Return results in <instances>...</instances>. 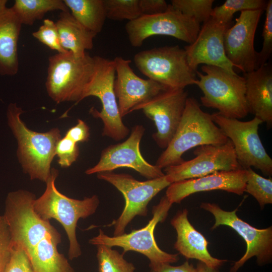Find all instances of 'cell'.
I'll return each instance as SVG.
<instances>
[{
	"instance_id": "1",
	"label": "cell",
	"mask_w": 272,
	"mask_h": 272,
	"mask_svg": "<svg viewBox=\"0 0 272 272\" xmlns=\"http://www.w3.org/2000/svg\"><path fill=\"white\" fill-rule=\"evenodd\" d=\"M35 195L19 189L8 193L3 215L9 228L12 244L20 246L34 272H75L68 260L58 251L61 235L49 220L34 211Z\"/></svg>"
},
{
	"instance_id": "2",
	"label": "cell",
	"mask_w": 272,
	"mask_h": 272,
	"mask_svg": "<svg viewBox=\"0 0 272 272\" xmlns=\"http://www.w3.org/2000/svg\"><path fill=\"white\" fill-rule=\"evenodd\" d=\"M22 109L16 103L7 108L8 124L17 141V156L23 171L31 180L46 182L51 174V164L55 156V149L61 138L58 128L44 132L28 128L21 119Z\"/></svg>"
},
{
	"instance_id": "3",
	"label": "cell",
	"mask_w": 272,
	"mask_h": 272,
	"mask_svg": "<svg viewBox=\"0 0 272 272\" xmlns=\"http://www.w3.org/2000/svg\"><path fill=\"white\" fill-rule=\"evenodd\" d=\"M228 140L211 114L204 112L195 98L188 97L176 132L155 165L162 169L179 164L184 161L182 156L188 150L205 145H222Z\"/></svg>"
},
{
	"instance_id": "4",
	"label": "cell",
	"mask_w": 272,
	"mask_h": 272,
	"mask_svg": "<svg viewBox=\"0 0 272 272\" xmlns=\"http://www.w3.org/2000/svg\"><path fill=\"white\" fill-rule=\"evenodd\" d=\"M58 171L51 168L43 193L33 201L34 212L42 219L56 220L63 227L69 240L68 256L72 260L79 257L82 251L76 236L78 220L85 219L96 212L100 201L97 195L76 199L65 196L56 187Z\"/></svg>"
},
{
	"instance_id": "5",
	"label": "cell",
	"mask_w": 272,
	"mask_h": 272,
	"mask_svg": "<svg viewBox=\"0 0 272 272\" xmlns=\"http://www.w3.org/2000/svg\"><path fill=\"white\" fill-rule=\"evenodd\" d=\"M196 72L199 78L196 85L203 96L201 104L217 109L221 115L230 118H244L249 113L245 98L243 77L231 74L215 66L203 65Z\"/></svg>"
},
{
	"instance_id": "6",
	"label": "cell",
	"mask_w": 272,
	"mask_h": 272,
	"mask_svg": "<svg viewBox=\"0 0 272 272\" xmlns=\"http://www.w3.org/2000/svg\"><path fill=\"white\" fill-rule=\"evenodd\" d=\"M94 56L88 52L82 57L68 51L48 58L45 87L48 96L56 103L83 100L84 92L94 74Z\"/></svg>"
},
{
	"instance_id": "7",
	"label": "cell",
	"mask_w": 272,
	"mask_h": 272,
	"mask_svg": "<svg viewBox=\"0 0 272 272\" xmlns=\"http://www.w3.org/2000/svg\"><path fill=\"white\" fill-rule=\"evenodd\" d=\"M133 61L148 79L169 89L196 85V72L189 65L185 50L178 45L141 51L134 55Z\"/></svg>"
},
{
	"instance_id": "8",
	"label": "cell",
	"mask_w": 272,
	"mask_h": 272,
	"mask_svg": "<svg viewBox=\"0 0 272 272\" xmlns=\"http://www.w3.org/2000/svg\"><path fill=\"white\" fill-rule=\"evenodd\" d=\"M94 72L87 86L83 100L89 96L98 98L102 104L99 112L92 107L90 113L94 117L100 118L103 123L102 135L115 141L123 140L129 132L120 116L114 90L115 67L113 60L101 56H94Z\"/></svg>"
},
{
	"instance_id": "9",
	"label": "cell",
	"mask_w": 272,
	"mask_h": 272,
	"mask_svg": "<svg viewBox=\"0 0 272 272\" xmlns=\"http://www.w3.org/2000/svg\"><path fill=\"white\" fill-rule=\"evenodd\" d=\"M172 205L165 195L159 203L153 207V217L145 227L133 230L128 234L113 237L107 236L100 229L98 235L90 239L89 242L96 246L120 247L123 249V255L129 251L140 253L149 259L150 267L162 263L176 262L179 259V254L163 251L158 247L154 236L157 224L165 220Z\"/></svg>"
},
{
	"instance_id": "10",
	"label": "cell",
	"mask_w": 272,
	"mask_h": 272,
	"mask_svg": "<svg viewBox=\"0 0 272 272\" xmlns=\"http://www.w3.org/2000/svg\"><path fill=\"white\" fill-rule=\"evenodd\" d=\"M213 121L233 143L237 160L242 169L253 167L265 176L272 175V159L267 153L258 134L263 122L256 117L247 121L211 114Z\"/></svg>"
},
{
	"instance_id": "11",
	"label": "cell",
	"mask_w": 272,
	"mask_h": 272,
	"mask_svg": "<svg viewBox=\"0 0 272 272\" xmlns=\"http://www.w3.org/2000/svg\"><path fill=\"white\" fill-rule=\"evenodd\" d=\"M97 177L113 185L125 199V204L121 214L111 224L114 227V236L125 233L126 227L136 216H146L147 207L151 200L171 184L165 175L143 181L127 174L112 172L98 173Z\"/></svg>"
},
{
	"instance_id": "12",
	"label": "cell",
	"mask_w": 272,
	"mask_h": 272,
	"mask_svg": "<svg viewBox=\"0 0 272 272\" xmlns=\"http://www.w3.org/2000/svg\"><path fill=\"white\" fill-rule=\"evenodd\" d=\"M200 28V24L174 8L170 4L164 13L143 15L128 22L125 26L131 45L141 47L144 41L154 35H166L191 44Z\"/></svg>"
},
{
	"instance_id": "13",
	"label": "cell",
	"mask_w": 272,
	"mask_h": 272,
	"mask_svg": "<svg viewBox=\"0 0 272 272\" xmlns=\"http://www.w3.org/2000/svg\"><path fill=\"white\" fill-rule=\"evenodd\" d=\"M200 207L212 214L215 222L211 230L221 225L228 226L235 230L244 239L246 250L243 256L235 262L229 272H237L244 263L253 256L256 262L263 266L272 260V226L257 229L240 219L236 215L238 209L228 212L222 210L217 204L202 202Z\"/></svg>"
},
{
	"instance_id": "14",
	"label": "cell",
	"mask_w": 272,
	"mask_h": 272,
	"mask_svg": "<svg viewBox=\"0 0 272 272\" xmlns=\"http://www.w3.org/2000/svg\"><path fill=\"white\" fill-rule=\"evenodd\" d=\"M193 154L195 156L193 159L164 169L167 180L170 184L217 171L242 169L237 160L233 143L229 139L222 145L198 146Z\"/></svg>"
},
{
	"instance_id": "15",
	"label": "cell",
	"mask_w": 272,
	"mask_h": 272,
	"mask_svg": "<svg viewBox=\"0 0 272 272\" xmlns=\"http://www.w3.org/2000/svg\"><path fill=\"white\" fill-rule=\"evenodd\" d=\"M188 97L184 89H168L133 109L132 111L142 110L154 121L157 130L152 138L160 148L165 149L173 138Z\"/></svg>"
},
{
	"instance_id": "16",
	"label": "cell",
	"mask_w": 272,
	"mask_h": 272,
	"mask_svg": "<svg viewBox=\"0 0 272 272\" xmlns=\"http://www.w3.org/2000/svg\"><path fill=\"white\" fill-rule=\"evenodd\" d=\"M145 130L142 125L134 126L128 139L105 148L99 162L85 173L88 175L98 174L126 167L134 170L148 179L163 176L165 174L162 169L148 162L141 154L140 145Z\"/></svg>"
},
{
	"instance_id": "17",
	"label": "cell",
	"mask_w": 272,
	"mask_h": 272,
	"mask_svg": "<svg viewBox=\"0 0 272 272\" xmlns=\"http://www.w3.org/2000/svg\"><path fill=\"white\" fill-rule=\"evenodd\" d=\"M263 11L259 9L241 12L234 25L229 27L224 34L226 55L234 67L243 73L258 68L254 37Z\"/></svg>"
},
{
	"instance_id": "18",
	"label": "cell",
	"mask_w": 272,
	"mask_h": 272,
	"mask_svg": "<svg viewBox=\"0 0 272 272\" xmlns=\"http://www.w3.org/2000/svg\"><path fill=\"white\" fill-rule=\"evenodd\" d=\"M230 25L222 24L211 17L203 23L193 42L184 48L188 64L194 71H197L199 64H205L236 74L224 49V34Z\"/></svg>"
},
{
	"instance_id": "19",
	"label": "cell",
	"mask_w": 272,
	"mask_h": 272,
	"mask_svg": "<svg viewBox=\"0 0 272 272\" xmlns=\"http://www.w3.org/2000/svg\"><path fill=\"white\" fill-rule=\"evenodd\" d=\"M113 61L115 67L114 90L122 118L132 112L137 106L169 89L149 79L139 77L131 68L129 59L117 56Z\"/></svg>"
},
{
	"instance_id": "20",
	"label": "cell",
	"mask_w": 272,
	"mask_h": 272,
	"mask_svg": "<svg viewBox=\"0 0 272 272\" xmlns=\"http://www.w3.org/2000/svg\"><path fill=\"white\" fill-rule=\"evenodd\" d=\"M246 181V169L220 171L171 183L168 186L165 196L173 204L180 203L190 195L202 191L222 190L242 195L245 192Z\"/></svg>"
},
{
	"instance_id": "21",
	"label": "cell",
	"mask_w": 272,
	"mask_h": 272,
	"mask_svg": "<svg viewBox=\"0 0 272 272\" xmlns=\"http://www.w3.org/2000/svg\"><path fill=\"white\" fill-rule=\"evenodd\" d=\"M188 211H179L171 220V224L177 233L174 248L187 259H195L208 266L218 269L227 261L212 256L208 250L209 242L204 236L189 222Z\"/></svg>"
},
{
	"instance_id": "22",
	"label": "cell",
	"mask_w": 272,
	"mask_h": 272,
	"mask_svg": "<svg viewBox=\"0 0 272 272\" xmlns=\"http://www.w3.org/2000/svg\"><path fill=\"white\" fill-rule=\"evenodd\" d=\"M245 98L249 113L272 126V70L266 63L250 72L243 73Z\"/></svg>"
},
{
	"instance_id": "23",
	"label": "cell",
	"mask_w": 272,
	"mask_h": 272,
	"mask_svg": "<svg viewBox=\"0 0 272 272\" xmlns=\"http://www.w3.org/2000/svg\"><path fill=\"white\" fill-rule=\"evenodd\" d=\"M22 24L12 10L0 12V75L12 76L19 71L18 43Z\"/></svg>"
},
{
	"instance_id": "24",
	"label": "cell",
	"mask_w": 272,
	"mask_h": 272,
	"mask_svg": "<svg viewBox=\"0 0 272 272\" xmlns=\"http://www.w3.org/2000/svg\"><path fill=\"white\" fill-rule=\"evenodd\" d=\"M62 47L75 56L82 57L93 47L95 36L83 27L70 12H61L55 22Z\"/></svg>"
},
{
	"instance_id": "25",
	"label": "cell",
	"mask_w": 272,
	"mask_h": 272,
	"mask_svg": "<svg viewBox=\"0 0 272 272\" xmlns=\"http://www.w3.org/2000/svg\"><path fill=\"white\" fill-rule=\"evenodd\" d=\"M74 18L95 36L106 19L104 0H63Z\"/></svg>"
},
{
	"instance_id": "26",
	"label": "cell",
	"mask_w": 272,
	"mask_h": 272,
	"mask_svg": "<svg viewBox=\"0 0 272 272\" xmlns=\"http://www.w3.org/2000/svg\"><path fill=\"white\" fill-rule=\"evenodd\" d=\"M11 8L22 25L29 26L49 12H70L62 0H16Z\"/></svg>"
},
{
	"instance_id": "27",
	"label": "cell",
	"mask_w": 272,
	"mask_h": 272,
	"mask_svg": "<svg viewBox=\"0 0 272 272\" xmlns=\"http://www.w3.org/2000/svg\"><path fill=\"white\" fill-rule=\"evenodd\" d=\"M267 2L264 0H227L223 4L213 9L211 17L222 24L230 25L236 13L259 9L265 10Z\"/></svg>"
},
{
	"instance_id": "28",
	"label": "cell",
	"mask_w": 272,
	"mask_h": 272,
	"mask_svg": "<svg viewBox=\"0 0 272 272\" xmlns=\"http://www.w3.org/2000/svg\"><path fill=\"white\" fill-rule=\"evenodd\" d=\"M97 247L99 272L134 271L133 264L126 260L122 253L106 245H99Z\"/></svg>"
},
{
	"instance_id": "29",
	"label": "cell",
	"mask_w": 272,
	"mask_h": 272,
	"mask_svg": "<svg viewBox=\"0 0 272 272\" xmlns=\"http://www.w3.org/2000/svg\"><path fill=\"white\" fill-rule=\"evenodd\" d=\"M247 181L245 192L253 196L261 209L272 203V179L264 178L254 172L252 168L246 169Z\"/></svg>"
},
{
	"instance_id": "30",
	"label": "cell",
	"mask_w": 272,
	"mask_h": 272,
	"mask_svg": "<svg viewBox=\"0 0 272 272\" xmlns=\"http://www.w3.org/2000/svg\"><path fill=\"white\" fill-rule=\"evenodd\" d=\"M106 18L112 20L137 19L142 16L139 0H104Z\"/></svg>"
},
{
	"instance_id": "31",
	"label": "cell",
	"mask_w": 272,
	"mask_h": 272,
	"mask_svg": "<svg viewBox=\"0 0 272 272\" xmlns=\"http://www.w3.org/2000/svg\"><path fill=\"white\" fill-rule=\"evenodd\" d=\"M214 2V0H172L170 5L200 24L211 17Z\"/></svg>"
},
{
	"instance_id": "32",
	"label": "cell",
	"mask_w": 272,
	"mask_h": 272,
	"mask_svg": "<svg viewBox=\"0 0 272 272\" xmlns=\"http://www.w3.org/2000/svg\"><path fill=\"white\" fill-rule=\"evenodd\" d=\"M32 36L51 49L57 51L58 53L68 51L62 47L56 23L50 19H44L43 24L32 33Z\"/></svg>"
},
{
	"instance_id": "33",
	"label": "cell",
	"mask_w": 272,
	"mask_h": 272,
	"mask_svg": "<svg viewBox=\"0 0 272 272\" xmlns=\"http://www.w3.org/2000/svg\"><path fill=\"white\" fill-rule=\"evenodd\" d=\"M265 18L263 27L262 48L258 52V67L267 63L272 52V1L267 2Z\"/></svg>"
},
{
	"instance_id": "34",
	"label": "cell",
	"mask_w": 272,
	"mask_h": 272,
	"mask_svg": "<svg viewBox=\"0 0 272 272\" xmlns=\"http://www.w3.org/2000/svg\"><path fill=\"white\" fill-rule=\"evenodd\" d=\"M79 155V148L76 143L64 136L58 142L55 149L57 162L61 167H69L74 163Z\"/></svg>"
},
{
	"instance_id": "35",
	"label": "cell",
	"mask_w": 272,
	"mask_h": 272,
	"mask_svg": "<svg viewBox=\"0 0 272 272\" xmlns=\"http://www.w3.org/2000/svg\"><path fill=\"white\" fill-rule=\"evenodd\" d=\"M12 240L8 225L3 216H0V272H4L10 259Z\"/></svg>"
},
{
	"instance_id": "36",
	"label": "cell",
	"mask_w": 272,
	"mask_h": 272,
	"mask_svg": "<svg viewBox=\"0 0 272 272\" xmlns=\"http://www.w3.org/2000/svg\"><path fill=\"white\" fill-rule=\"evenodd\" d=\"M4 272H34L27 255L20 246L12 244L11 257Z\"/></svg>"
},
{
	"instance_id": "37",
	"label": "cell",
	"mask_w": 272,
	"mask_h": 272,
	"mask_svg": "<svg viewBox=\"0 0 272 272\" xmlns=\"http://www.w3.org/2000/svg\"><path fill=\"white\" fill-rule=\"evenodd\" d=\"M142 16L154 15L165 12L169 4L164 0H139Z\"/></svg>"
},
{
	"instance_id": "38",
	"label": "cell",
	"mask_w": 272,
	"mask_h": 272,
	"mask_svg": "<svg viewBox=\"0 0 272 272\" xmlns=\"http://www.w3.org/2000/svg\"><path fill=\"white\" fill-rule=\"evenodd\" d=\"M64 136L76 143L86 142L90 137L89 127L85 121L78 119L77 124L70 128Z\"/></svg>"
},
{
	"instance_id": "39",
	"label": "cell",
	"mask_w": 272,
	"mask_h": 272,
	"mask_svg": "<svg viewBox=\"0 0 272 272\" xmlns=\"http://www.w3.org/2000/svg\"><path fill=\"white\" fill-rule=\"evenodd\" d=\"M150 268V272H196V268L188 261L179 266H172L170 263H162Z\"/></svg>"
},
{
	"instance_id": "40",
	"label": "cell",
	"mask_w": 272,
	"mask_h": 272,
	"mask_svg": "<svg viewBox=\"0 0 272 272\" xmlns=\"http://www.w3.org/2000/svg\"><path fill=\"white\" fill-rule=\"evenodd\" d=\"M196 269V272H219L218 269L211 267L199 261L197 263Z\"/></svg>"
},
{
	"instance_id": "41",
	"label": "cell",
	"mask_w": 272,
	"mask_h": 272,
	"mask_svg": "<svg viewBox=\"0 0 272 272\" xmlns=\"http://www.w3.org/2000/svg\"><path fill=\"white\" fill-rule=\"evenodd\" d=\"M7 3V0H0V12L7 8L6 7Z\"/></svg>"
}]
</instances>
